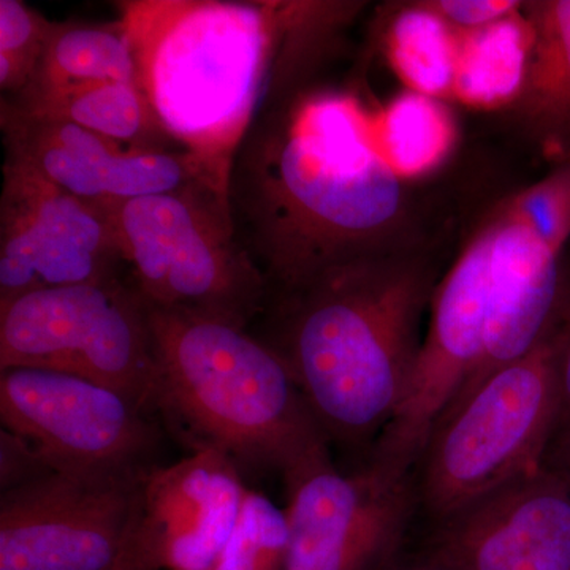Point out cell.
I'll use <instances>...</instances> for the list:
<instances>
[{
  "instance_id": "6da1fadb",
  "label": "cell",
  "mask_w": 570,
  "mask_h": 570,
  "mask_svg": "<svg viewBox=\"0 0 570 570\" xmlns=\"http://www.w3.org/2000/svg\"><path fill=\"white\" fill-rule=\"evenodd\" d=\"M407 184L379 151L373 108L316 78L247 130L227 198L273 299L335 266L425 249Z\"/></svg>"
},
{
  "instance_id": "7a4b0ae2",
  "label": "cell",
  "mask_w": 570,
  "mask_h": 570,
  "mask_svg": "<svg viewBox=\"0 0 570 570\" xmlns=\"http://www.w3.org/2000/svg\"><path fill=\"white\" fill-rule=\"evenodd\" d=\"M362 2L141 0L119 3L142 91L186 151L230 167L269 107L316 78Z\"/></svg>"
},
{
  "instance_id": "3957f363",
  "label": "cell",
  "mask_w": 570,
  "mask_h": 570,
  "mask_svg": "<svg viewBox=\"0 0 570 570\" xmlns=\"http://www.w3.org/2000/svg\"><path fill=\"white\" fill-rule=\"evenodd\" d=\"M439 281L425 247L335 266L269 299L261 340L284 360L330 441L374 445L395 417Z\"/></svg>"
},
{
  "instance_id": "277c9868",
  "label": "cell",
  "mask_w": 570,
  "mask_h": 570,
  "mask_svg": "<svg viewBox=\"0 0 570 570\" xmlns=\"http://www.w3.org/2000/svg\"><path fill=\"white\" fill-rule=\"evenodd\" d=\"M159 411L193 452L287 480L330 456V438L277 352L249 328L146 305Z\"/></svg>"
},
{
  "instance_id": "5b68a950",
  "label": "cell",
  "mask_w": 570,
  "mask_h": 570,
  "mask_svg": "<svg viewBox=\"0 0 570 570\" xmlns=\"http://www.w3.org/2000/svg\"><path fill=\"white\" fill-rule=\"evenodd\" d=\"M124 269L146 305L249 328L268 283L236 238L227 184L194 183L110 208Z\"/></svg>"
},
{
  "instance_id": "8992f818",
  "label": "cell",
  "mask_w": 570,
  "mask_h": 570,
  "mask_svg": "<svg viewBox=\"0 0 570 570\" xmlns=\"http://www.w3.org/2000/svg\"><path fill=\"white\" fill-rule=\"evenodd\" d=\"M557 422L550 328L530 354L493 371L439 417L415 466L420 508L436 523L538 471Z\"/></svg>"
},
{
  "instance_id": "52a82bcc",
  "label": "cell",
  "mask_w": 570,
  "mask_h": 570,
  "mask_svg": "<svg viewBox=\"0 0 570 570\" xmlns=\"http://www.w3.org/2000/svg\"><path fill=\"white\" fill-rule=\"evenodd\" d=\"M14 367L88 379L153 411L151 330L126 272L0 303V371Z\"/></svg>"
},
{
  "instance_id": "ba28073f",
  "label": "cell",
  "mask_w": 570,
  "mask_h": 570,
  "mask_svg": "<svg viewBox=\"0 0 570 570\" xmlns=\"http://www.w3.org/2000/svg\"><path fill=\"white\" fill-rule=\"evenodd\" d=\"M485 223L490 230L485 347L453 401L493 371L530 354L553 325L568 281L561 255L570 239V160L553 165L540 181L502 200Z\"/></svg>"
},
{
  "instance_id": "9c48e42d",
  "label": "cell",
  "mask_w": 570,
  "mask_h": 570,
  "mask_svg": "<svg viewBox=\"0 0 570 570\" xmlns=\"http://www.w3.org/2000/svg\"><path fill=\"white\" fill-rule=\"evenodd\" d=\"M110 387L52 371H0L2 428L28 439L52 472L138 485L154 464L156 428Z\"/></svg>"
},
{
  "instance_id": "30bf717a",
  "label": "cell",
  "mask_w": 570,
  "mask_h": 570,
  "mask_svg": "<svg viewBox=\"0 0 570 570\" xmlns=\"http://www.w3.org/2000/svg\"><path fill=\"white\" fill-rule=\"evenodd\" d=\"M287 490L284 570H390L420 508L415 468L371 455L341 472L332 460L296 472Z\"/></svg>"
},
{
  "instance_id": "8fae6325",
  "label": "cell",
  "mask_w": 570,
  "mask_h": 570,
  "mask_svg": "<svg viewBox=\"0 0 570 570\" xmlns=\"http://www.w3.org/2000/svg\"><path fill=\"white\" fill-rule=\"evenodd\" d=\"M124 272L110 209L80 200L17 165L3 164L0 303Z\"/></svg>"
},
{
  "instance_id": "7c38bea8",
  "label": "cell",
  "mask_w": 570,
  "mask_h": 570,
  "mask_svg": "<svg viewBox=\"0 0 570 570\" xmlns=\"http://www.w3.org/2000/svg\"><path fill=\"white\" fill-rule=\"evenodd\" d=\"M6 163L100 208L194 183H228L230 167L189 151H135L75 124L0 100Z\"/></svg>"
},
{
  "instance_id": "4fadbf2b",
  "label": "cell",
  "mask_w": 570,
  "mask_h": 570,
  "mask_svg": "<svg viewBox=\"0 0 570 570\" xmlns=\"http://www.w3.org/2000/svg\"><path fill=\"white\" fill-rule=\"evenodd\" d=\"M485 220L439 281L407 395L371 455L417 466L431 431L478 367L489 318Z\"/></svg>"
},
{
  "instance_id": "5bb4252c",
  "label": "cell",
  "mask_w": 570,
  "mask_h": 570,
  "mask_svg": "<svg viewBox=\"0 0 570 570\" xmlns=\"http://www.w3.org/2000/svg\"><path fill=\"white\" fill-rule=\"evenodd\" d=\"M247 490L242 469L214 450L156 466L135 490L122 547L145 570H212Z\"/></svg>"
},
{
  "instance_id": "9a60e30c",
  "label": "cell",
  "mask_w": 570,
  "mask_h": 570,
  "mask_svg": "<svg viewBox=\"0 0 570 570\" xmlns=\"http://www.w3.org/2000/svg\"><path fill=\"white\" fill-rule=\"evenodd\" d=\"M138 485L51 474L0 497V570H111Z\"/></svg>"
},
{
  "instance_id": "2e32d148",
  "label": "cell",
  "mask_w": 570,
  "mask_h": 570,
  "mask_svg": "<svg viewBox=\"0 0 570 570\" xmlns=\"http://www.w3.org/2000/svg\"><path fill=\"white\" fill-rule=\"evenodd\" d=\"M428 560L449 570H570V490L540 466L434 523Z\"/></svg>"
},
{
  "instance_id": "e0dca14e",
  "label": "cell",
  "mask_w": 570,
  "mask_h": 570,
  "mask_svg": "<svg viewBox=\"0 0 570 570\" xmlns=\"http://www.w3.org/2000/svg\"><path fill=\"white\" fill-rule=\"evenodd\" d=\"M530 18V66L512 110L553 165L570 160V0L523 2Z\"/></svg>"
},
{
  "instance_id": "ac0fdd59",
  "label": "cell",
  "mask_w": 570,
  "mask_h": 570,
  "mask_svg": "<svg viewBox=\"0 0 570 570\" xmlns=\"http://www.w3.org/2000/svg\"><path fill=\"white\" fill-rule=\"evenodd\" d=\"M2 100L31 115L75 124L135 151H186L167 132L141 86L130 82H100Z\"/></svg>"
},
{
  "instance_id": "d6986e66",
  "label": "cell",
  "mask_w": 570,
  "mask_h": 570,
  "mask_svg": "<svg viewBox=\"0 0 570 570\" xmlns=\"http://www.w3.org/2000/svg\"><path fill=\"white\" fill-rule=\"evenodd\" d=\"M100 82L141 86L137 56L122 22H56L31 85L7 99H26Z\"/></svg>"
},
{
  "instance_id": "ffe728a7",
  "label": "cell",
  "mask_w": 570,
  "mask_h": 570,
  "mask_svg": "<svg viewBox=\"0 0 570 570\" xmlns=\"http://www.w3.org/2000/svg\"><path fill=\"white\" fill-rule=\"evenodd\" d=\"M532 40L523 3L501 20L463 32L450 100L474 110L512 108L527 80Z\"/></svg>"
},
{
  "instance_id": "44dd1931",
  "label": "cell",
  "mask_w": 570,
  "mask_h": 570,
  "mask_svg": "<svg viewBox=\"0 0 570 570\" xmlns=\"http://www.w3.org/2000/svg\"><path fill=\"white\" fill-rule=\"evenodd\" d=\"M463 32L428 9L425 0L393 7L385 18V56L406 91L450 100Z\"/></svg>"
},
{
  "instance_id": "7402d4cb",
  "label": "cell",
  "mask_w": 570,
  "mask_h": 570,
  "mask_svg": "<svg viewBox=\"0 0 570 570\" xmlns=\"http://www.w3.org/2000/svg\"><path fill=\"white\" fill-rule=\"evenodd\" d=\"M373 126L379 151L406 183L438 171L459 141L449 104L412 91L373 110Z\"/></svg>"
},
{
  "instance_id": "603a6c76",
  "label": "cell",
  "mask_w": 570,
  "mask_h": 570,
  "mask_svg": "<svg viewBox=\"0 0 570 570\" xmlns=\"http://www.w3.org/2000/svg\"><path fill=\"white\" fill-rule=\"evenodd\" d=\"M287 549L285 509L247 490L235 530L212 570H284Z\"/></svg>"
},
{
  "instance_id": "cb8c5ba5",
  "label": "cell",
  "mask_w": 570,
  "mask_h": 570,
  "mask_svg": "<svg viewBox=\"0 0 570 570\" xmlns=\"http://www.w3.org/2000/svg\"><path fill=\"white\" fill-rule=\"evenodd\" d=\"M55 24L22 0H0L2 97L17 96L31 85Z\"/></svg>"
},
{
  "instance_id": "d4e9b609",
  "label": "cell",
  "mask_w": 570,
  "mask_h": 570,
  "mask_svg": "<svg viewBox=\"0 0 570 570\" xmlns=\"http://www.w3.org/2000/svg\"><path fill=\"white\" fill-rule=\"evenodd\" d=\"M553 336L554 377L558 389V422L553 441H570V284L566 281L560 309L551 326Z\"/></svg>"
},
{
  "instance_id": "484cf974",
  "label": "cell",
  "mask_w": 570,
  "mask_h": 570,
  "mask_svg": "<svg viewBox=\"0 0 570 570\" xmlns=\"http://www.w3.org/2000/svg\"><path fill=\"white\" fill-rule=\"evenodd\" d=\"M43 456L28 439L0 428V489L9 491L51 474Z\"/></svg>"
},
{
  "instance_id": "4316f807",
  "label": "cell",
  "mask_w": 570,
  "mask_h": 570,
  "mask_svg": "<svg viewBox=\"0 0 570 570\" xmlns=\"http://www.w3.org/2000/svg\"><path fill=\"white\" fill-rule=\"evenodd\" d=\"M426 7L461 32L474 31L508 17L521 3L513 0H425Z\"/></svg>"
},
{
  "instance_id": "83f0119b",
  "label": "cell",
  "mask_w": 570,
  "mask_h": 570,
  "mask_svg": "<svg viewBox=\"0 0 570 570\" xmlns=\"http://www.w3.org/2000/svg\"><path fill=\"white\" fill-rule=\"evenodd\" d=\"M543 464L561 474L570 490V441L550 445Z\"/></svg>"
},
{
  "instance_id": "f1b7e54d",
  "label": "cell",
  "mask_w": 570,
  "mask_h": 570,
  "mask_svg": "<svg viewBox=\"0 0 570 570\" xmlns=\"http://www.w3.org/2000/svg\"><path fill=\"white\" fill-rule=\"evenodd\" d=\"M390 570H449L445 569L444 566L438 564V562L428 560V558L422 557L419 561L411 562V564H400L397 562L396 566H393Z\"/></svg>"
},
{
  "instance_id": "f546056e",
  "label": "cell",
  "mask_w": 570,
  "mask_h": 570,
  "mask_svg": "<svg viewBox=\"0 0 570 570\" xmlns=\"http://www.w3.org/2000/svg\"><path fill=\"white\" fill-rule=\"evenodd\" d=\"M111 570H145L140 568L137 561L127 553V550L121 549V553H119L118 560H116L115 566H112Z\"/></svg>"
}]
</instances>
